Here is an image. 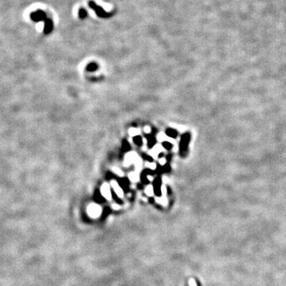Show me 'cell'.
Segmentation results:
<instances>
[{
	"label": "cell",
	"instance_id": "cell-1",
	"mask_svg": "<svg viewBox=\"0 0 286 286\" xmlns=\"http://www.w3.org/2000/svg\"><path fill=\"white\" fill-rule=\"evenodd\" d=\"M88 5H89V7L96 12V14L99 17H109L113 15V13H107L102 7L98 6V5L96 4L95 2H93V1H89V2H88Z\"/></svg>",
	"mask_w": 286,
	"mask_h": 286
},
{
	"label": "cell",
	"instance_id": "cell-2",
	"mask_svg": "<svg viewBox=\"0 0 286 286\" xmlns=\"http://www.w3.org/2000/svg\"><path fill=\"white\" fill-rule=\"evenodd\" d=\"M190 134L189 133L184 134L181 138V147H180V152L181 156L184 157L187 154L188 152V144L190 140Z\"/></svg>",
	"mask_w": 286,
	"mask_h": 286
},
{
	"label": "cell",
	"instance_id": "cell-3",
	"mask_svg": "<svg viewBox=\"0 0 286 286\" xmlns=\"http://www.w3.org/2000/svg\"><path fill=\"white\" fill-rule=\"evenodd\" d=\"M31 19L33 20V22H42V21H45L47 18L46 13L44 11H36L30 14Z\"/></svg>",
	"mask_w": 286,
	"mask_h": 286
},
{
	"label": "cell",
	"instance_id": "cell-4",
	"mask_svg": "<svg viewBox=\"0 0 286 286\" xmlns=\"http://www.w3.org/2000/svg\"><path fill=\"white\" fill-rule=\"evenodd\" d=\"M45 26H44V33L45 34H49L52 32V29H53V22H52L51 18L47 17L45 21Z\"/></svg>",
	"mask_w": 286,
	"mask_h": 286
},
{
	"label": "cell",
	"instance_id": "cell-5",
	"mask_svg": "<svg viewBox=\"0 0 286 286\" xmlns=\"http://www.w3.org/2000/svg\"><path fill=\"white\" fill-rule=\"evenodd\" d=\"M102 195L105 198H107L108 200H111V192H110L109 187L106 184L103 186L102 188Z\"/></svg>",
	"mask_w": 286,
	"mask_h": 286
},
{
	"label": "cell",
	"instance_id": "cell-6",
	"mask_svg": "<svg viewBox=\"0 0 286 286\" xmlns=\"http://www.w3.org/2000/svg\"><path fill=\"white\" fill-rule=\"evenodd\" d=\"M166 134H167V135L171 137V138H176L177 136V132L175 130L173 129H168L167 131H166Z\"/></svg>",
	"mask_w": 286,
	"mask_h": 286
},
{
	"label": "cell",
	"instance_id": "cell-7",
	"mask_svg": "<svg viewBox=\"0 0 286 286\" xmlns=\"http://www.w3.org/2000/svg\"><path fill=\"white\" fill-rule=\"evenodd\" d=\"M113 187H114V189H115V191L116 194L118 195V196L122 197V189H121L120 187H118V184H114Z\"/></svg>",
	"mask_w": 286,
	"mask_h": 286
},
{
	"label": "cell",
	"instance_id": "cell-8",
	"mask_svg": "<svg viewBox=\"0 0 286 286\" xmlns=\"http://www.w3.org/2000/svg\"><path fill=\"white\" fill-rule=\"evenodd\" d=\"M160 184H161V181L159 179L154 181V189L157 192V194H160Z\"/></svg>",
	"mask_w": 286,
	"mask_h": 286
},
{
	"label": "cell",
	"instance_id": "cell-9",
	"mask_svg": "<svg viewBox=\"0 0 286 286\" xmlns=\"http://www.w3.org/2000/svg\"><path fill=\"white\" fill-rule=\"evenodd\" d=\"M87 11H86V10L81 8L80 10V11H79V17H80V18H82V19H83V18H85V17H87Z\"/></svg>",
	"mask_w": 286,
	"mask_h": 286
},
{
	"label": "cell",
	"instance_id": "cell-10",
	"mask_svg": "<svg viewBox=\"0 0 286 286\" xmlns=\"http://www.w3.org/2000/svg\"><path fill=\"white\" fill-rule=\"evenodd\" d=\"M96 68H97V65H96L95 63L90 64L89 65H88V67H87V69L90 70V71H94V70H96Z\"/></svg>",
	"mask_w": 286,
	"mask_h": 286
},
{
	"label": "cell",
	"instance_id": "cell-11",
	"mask_svg": "<svg viewBox=\"0 0 286 286\" xmlns=\"http://www.w3.org/2000/svg\"><path fill=\"white\" fill-rule=\"evenodd\" d=\"M134 142H135L137 145L140 146V145L142 144V138H140L139 136H136L135 138H134Z\"/></svg>",
	"mask_w": 286,
	"mask_h": 286
},
{
	"label": "cell",
	"instance_id": "cell-12",
	"mask_svg": "<svg viewBox=\"0 0 286 286\" xmlns=\"http://www.w3.org/2000/svg\"><path fill=\"white\" fill-rule=\"evenodd\" d=\"M153 188H152L151 186H149L148 188H147V189H146V193L149 195V196H152V195H153Z\"/></svg>",
	"mask_w": 286,
	"mask_h": 286
},
{
	"label": "cell",
	"instance_id": "cell-13",
	"mask_svg": "<svg viewBox=\"0 0 286 286\" xmlns=\"http://www.w3.org/2000/svg\"><path fill=\"white\" fill-rule=\"evenodd\" d=\"M164 146L165 147L166 149H170L173 147V146H172V144H170L169 142H165Z\"/></svg>",
	"mask_w": 286,
	"mask_h": 286
},
{
	"label": "cell",
	"instance_id": "cell-14",
	"mask_svg": "<svg viewBox=\"0 0 286 286\" xmlns=\"http://www.w3.org/2000/svg\"><path fill=\"white\" fill-rule=\"evenodd\" d=\"M138 131L137 130H130V134H132V135H135L136 134L135 133H138Z\"/></svg>",
	"mask_w": 286,
	"mask_h": 286
}]
</instances>
